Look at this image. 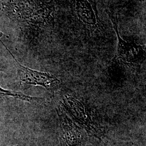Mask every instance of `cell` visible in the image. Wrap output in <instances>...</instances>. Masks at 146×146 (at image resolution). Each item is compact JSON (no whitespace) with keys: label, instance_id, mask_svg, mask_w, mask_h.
Masks as SVG:
<instances>
[{"label":"cell","instance_id":"7a4b0ae2","mask_svg":"<svg viewBox=\"0 0 146 146\" xmlns=\"http://www.w3.org/2000/svg\"><path fill=\"white\" fill-rule=\"evenodd\" d=\"M0 41L6 48V49L10 52L13 58L15 60L17 65V74L19 76V78L21 82L34 86H41L48 90L50 89L52 84L56 82H60V80H58L54 75L50 74L44 72H40L36 70H34L30 68L23 66L17 61L15 58L12 55L11 52L5 47L4 43L1 40Z\"/></svg>","mask_w":146,"mask_h":146},{"label":"cell","instance_id":"277c9868","mask_svg":"<svg viewBox=\"0 0 146 146\" xmlns=\"http://www.w3.org/2000/svg\"><path fill=\"white\" fill-rule=\"evenodd\" d=\"M64 104L67 110L81 125L90 131H93L94 127L92 125V118L84 104L72 97L66 98Z\"/></svg>","mask_w":146,"mask_h":146},{"label":"cell","instance_id":"8992f818","mask_svg":"<svg viewBox=\"0 0 146 146\" xmlns=\"http://www.w3.org/2000/svg\"><path fill=\"white\" fill-rule=\"evenodd\" d=\"M11 95L12 96H14L16 98H18L19 99L22 100L24 101H26L27 102H31L34 101H37L39 100L40 99L36 98H33V97H31L29 96L26 95L25 94L20 93V92H11V91H8V90H5L1 88H0V95Z\"/></svg>","mask_w":146,"mask_h":146},{"label":"cell","instance_id":"5b68a950","mask_svg":"<svg viewBox=\"0 0 146 146\" xmlns=\"http://www.w3.org/2000/svg\"><path fill=\"white\" fill-rule=\"evenodd\" d=\"M58 115L61 128L63 130V134L65 135L67 143L70 146L75 145L77 142V134L78 133L74 126L73 122L63 112L61 113H58Z\"/></svg>","mask_w":146,"mask_h":146},{"label":"cell","instance_id":"3957f363","mask_svg":"<svg viewBox=\"0 0 146 146\" xmlns=\"http://www.w3.org/2000/svg\"><path fill=\"white\" fill-rule=\"evenodd\" d=\"M75 14L84 25L95 29L99 26L100 20L94 0H74Z\"/></svg>","mask_w":146,"mask_h":146},{"label":"cell","instance_id":"6da1fadb","mask_svg":"<svg viewBox=\"0 0 146 146\" xmlns=\"http://www.w3.org/2000/svg\"><path fill=\"white\" fill-rule=\"evenodd\" d=\"M117 38L116 58L123 62L135 64L143 61L146 57L144 46L137 44L134 42H128L123 40L120 36L118 26L115 19L109 14Z\"/></svg>","mask_w":146,"mask_h":146}]
</instances>
